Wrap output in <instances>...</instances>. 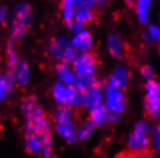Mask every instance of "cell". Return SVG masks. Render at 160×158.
<instances>
[{
    "instance_id": "e575fe53",
    "label": "cell",
    "mask_w": 160,
    "mask_h": 158,
    "mask_svg": "<svg viewBox=\"0 0 160 158\" xmlns=\"http://www.w3.org/2000/svg\"><path fill=\"white\" fill-rule=\"evenodd\" d=\"M157 22H158V24L160 26V13L158 14V17H157Z\"/></svg>"
},
{
    "instance_id": "30bf717a",
    "label": "cell",
    "mask_w": 160,
    "mask_h": 158,
    "mask_svg": "<svg viewBox=\"0 0 160 158\" xmlns=\"http://www.w3.org/2000/svg\"><path fill=\"white\" fill-rule=\"evenodd\" d=\"M153 0H135L133 8L138 21L142 24H150L151 20V8Z\"/></svg>"
},
{
    "instance_id": "ba28073f",
    "label": "cell",
    "mask_w": 160,
    "mask_h": 158,
    "mask_svg": "<svg viewBox=\"0 0 160 158\" xmlns=\"http://www.w3.org/2000/svg\"><path fill=\"white\" fill-rule=\"evenodd\" d=\"M71 44L77 51L89 52V50L93 48V37L88 30L82 29L74 34L73 38L71 40Z\"/></svg>"
},
{
    "instance_id": "9c48e42d",
    "label": "cell",
    "mask_w": 160,
    "mask_h": 158,
    "mask_svg": "<svg viewBox=\"0 0 160 158\" xmlns=\"http://www.w3.org/2000/svg\"><path fill=\"white\" fill-rule=\"evenodd\" d=\"M55 128H56L57 133L64 138L66 142L73 144L78 140L77 138V131L74 129V123H73L72 119L56 121L55 123Z\"/></svg>"
},
{
    "instance_id": "7c38bea8",
    "label": "cell",
    "mask_w": 160,
    "mask_h": 158,
    "mask_svg": "<svg viewBox=\"0 0 160 158\" xmlns=\"http://www.w3.org/2000/svg\"><path fill=\"white\" fill-rule=\"evenodd\" d=\"M107 50L108 53L115 59H121L125 53V46L123 40L116 34H110L107 38Z\"/></svg>"
},
{
    "instance_id": "e0dca14e",
    "label": "cell",
    "mask_w": 160,
    "mask_h": 158,
    "mask_svg": "<svg viewBox=\"0 0 160 158\" xmlns=\"http://www.w3.org/2000/svg\"><path fill=\"white\" fill-rule=\"evenodd\" d=\"M6 54H7V73L6 74L9 77L15 80V69L19 65V60H18V54H16L15 50L13 48L12 43L7 44Z\"/></svg>"
},
{
    "instance_id": "4fadbf2b",
    "label": "cell",
    "mask_w": 160,
    "mask_h": 158,
    "mask_svg": "<svg viewBox=\"0 0 160 158\" xmlns=\"http://www.w3.org/2000/svg\"><path fill=\"white\" fill-rule=\"evenodd\" d=\"M107 83L112 84L114 87L124 89L129 83V72L127 69V67L123 66V65L116 66V68L112 71V74L110 75Z\"/></svg>"
},
{
    "instance_id": "cb8c5ba5",
    "label": "cell",
    "mask_w": 160,
    "mask_h": 158,
    "mask_svg": "<svg viewBox=\"0 0 160 158\" xmlns=\"http://www.w3.org/2000/svg\"><path fill=\"white\" fill-rule=\"evenodd\" d=\"M48 132H51L50 131V123H49V120L47 117H41V118H38L34 123V125H32V135H38V136H41V135L45 134V133H48Z\"/></svg>"
},
{
    "instance_id": "2e32d148",
    "label": "cell",
    "mask_w": 160,
    "mask_h": 158,
    "mask_svg": "<svg viewBox=\"0 0 160 158\" xmlns=\"http://www.w3.org/2000/svg\"><path fill=\"white\" fill-rule=\"evenodd\" d=\"M76 0H62L60 1V9H62V17L66 24H71L74 21V16L77 12Z\"/></svg>"
},
{
    "instance_id": "836d02e7",
    "label": "cell",
    "mask_w": 160,
    "mask_h": 158,
    "mask_svg": "<svg viewBox=\"0 0 160 158\" xmlns=\"http://www.w3.org/2000/svg\"><path fill=\"white\" fill-rule=\"evenodd\" d=\"M125 2H127V5H128V6H133V4H135V0H125Z\"/></svg>"
},
{
    "instance_id": "ffe728a7",
    "label": "cell",
    "mask_w": 160,
    "mask_h": 158,
    "mask_svg": "<svg viewBox=\"0 0 160 158\" xmlns=\"http://www.w3.org/2000/svg\"><path fill=\"white\" fill-rule=\"evenodd\" d=\"M15 80L9 77L7 74H0V102L6 99L7 95L12 92Z\"/></svg>"
},
{
    "instance_id": "4dcf8cb0",
    "label": "cell",
    "mask_w": 160,
    "mask_h": 158,
    "mask_svg": "<svg viewBox=\"0 0 160 158\" xmlns=\"http://www.w3.org/2000/svg\"><path fill=\"white\" fill-rule=\"evenodd\" d=\"M42 157L43 158H56L51 152V149H43L42 150Z\"/></svg>"
},
{
    "instance_id": "52a82bcc",
    "label": "cell",
    "mask_w": 160,
    "mask_h": 158,
    "mask_svg": "<svg viewBox=\"0 0 160 158\" xmlns=\"http://www.w3.org/2000/svg\"><path fill=\"white\" fill-rule=\"evenodd\" d=\"M79 95V91L73 86H65L62 82H57L52 88V96L56 99V102L64 105L71 106L76 100L77 96Z\"/></svg>"
},
{
    "instance_id": "9a60e30c",
    "label": "cell",
    "mask_w": 160,
    "mask_h": 158,
    "mask_svg": "<svg viewBox=\"0 0 160 158\" xmlns=\"http://www.w3.org/2000/svg\"><path fill=\"white\" fill-rule=\"evenodd\" d=\"M107 115H108V111H107L106 106L103 104H99V105H96L89 110V119L88 120L95 127H98L103 125L107 121Z\"/></svg>"
},
{
    "instance_id": "d6a6232c",
    "label": "cell",
    "mask_w": 160,
    "mask_h": 158,
    "mask_svg": "<svg viewBox=\"0 0 160 158\" xmlns=\"http://www.w3.org/2000/svg\"><path fill=\"white\" fill-rule=\"evenodd\" d=\"M118 114H115V113H109L108 112V115H107V121H112V123H115L118 120Z\"/></svg>"
},
{
    "instance_id": "f1b7e54d",
    "label": "cell",
    "mask_w": 160,
    "mask_h": 158,
    "mask_svg": "<svg viewBox=\"0 0 160 158\" xmlns=\"http://www.w3.org/2000/svg\"><path fill=\"white\" fill-rule=\"evenodd\" d=\"M76 4L78 8H93L94 7V0H76Z\"/></svg>"
},
{
    "instance_id": "ac0fdd59",
    "label": "cell",
    "mask_w": 160,
    "mask_h": 158,
    "mask_svg": "<svg viewBox=\"0 0 160 158\" xmlns=\"http://www.w3.org/2000/svg\"><path fill=\"white\" fill-rule=\"evenodd\" d=\"M99 84V81L95 77V75H85V76H77L76 82L73 84V87L76 88L77 90L84 94L88 89H91L92 87Z\"/></svg>"
},
{
    "instance_id": "d4e9b609",
    "label": "cell",
    "mask_w": 160,
    "mask_h": 158,
    "mask_svg": "<svg viewBox=\"0 0 160 158\" xmlns=\"http://www.w3.org/2000/svg\"><path fill=\"white\" fill-rule=\"evenodd\" d=\"M94 128H95V126H94L89 120L85 121V123L78 128V131H77V138H78V140H87V138L92 135Z\"/></svg>"
},
{
    "instance_id": "5b68a950",
    "label": "cell",
    "mask_w": 160,
    "mask_h": 158,
    "mask_svg": "<svg viewBox=\"0 0 160 158\" xmlns=\"http://www.w3.org/2000/svg\"><path fill=\"white\" fill-rule=\"evenodd\" d=\"M150 126L144 120H140L135 125L133 131L128 137V146L133 151H142L146 149L150 144L148 138Z\"/></svg>"
},
{
    "instance_id": "6da1fadb",
    "label": "cell",
    "mask_w": 160,
    "mask_h": 158,
    "mask_svg": "<svg viewBox=\"0 0 160 158\" xmlns=\"http://www.w3.org/2000/svg\"><path fill=\"white\" fill-rule=\"evenodd\" d=\"M32 21V8L28 2H20L13 9L9 23V34L13 40H22Z\"/></svg>"
},
{
    "instance_id": "7402d4cb",
    "label": "cell",
    "mask_w": 160,
    "mask_h": 158,
    "mask_svg": "<svg viewBox=\"0 0 160 158\" xmlns=\"http://www.w3.org/2000/svg\"><path fill=\"white\" fill-rule=\"evenodd\" d=\"M93 19H94V12H93L92 8H86V7L77 8L76 16H74V20L77 22H79V23H81L84 26V24L93 21Z\"/></svg>"
},
{
    "instance_id": "83f0119b",
    "label": "cell",
    "mask_w": 160,
    "mask_h": 158,
    "mask_svg": "<svg viewBox=\"0 0 160 158\" xmlns=\"http://www.w3.org/2000/svg\"><path fill=\"white\" fill-rule=\"evenodd\" d=\"M153 142L156 146V149L158 150V152L160 154V125L157 126L153 131Z\"/></svg>"
},
{
    "instance_id": "277c9868",
    "label": "cell",
    "mask_w": 160,
    "mask_h": 158,
    "mask_svg": "<svg viewBox=\"0 0 160 158\" xmlns=\"http://www.w3.org/2000/svg\"><path fill=\"white\" fill-rule=\"evenodd\" d=\"M104 106L109 113L120 115L125 109V96L123 89L107 83L104 90Z\"/></svg>"
},
{
    "instance_id": "8992f818",
    "label": "cell",
    "mask_w": 160,
    "mask_h": 158,
    "mask_svg": "<svg viewBox=\"0 0 160 158\" xmlns=\"http://www.w3.org/2000/svg\"><path fill=\"white\" fill-rule=\"evenodd\" d=\"M73 72L77 76L95 75L96 57L91 52H80L72 63Z\"/></svg>"
},
{
    "instance_id": "1f68e13d",
    "label": "cell",
    "mask_w": 160,
    "mask_h": 158,
    "mask_svg": "<svg viewBox=\"0 0 160 158\" xmlns=\"http://www.w3.org/2000/svg\"><path fill=\"white\" fill-rule=\"evenodd\" d=\"M110 1V0H94V7L100 8L104 5H107Z\"/></svg>"
},
{
    "instance_id": "603a6c76",
    "label": "cell",
    "mask_w": 160,
    "mask_h": 158,
    "mask_svg": "<svg viewBox=\"0 0 160 158\" xmlns=\"http://www.w3.org/2000/svg\"><path fill=\"white\" fill-rule=\"evenodd\" d=\"M144 38L148 43H160V26L158 23H150L144 34Z\"/></svg>"
},
{
    "instance_id": "8fae6325",
    "label": "cell",
    "mask_w": 160,
    "mask_h": 158,
    "mask_svg": "<svg viewBox=\"0 0 160 158\" xmlns=\"http://www.w3.org/2000/svg\"><path fill=\"white\" fill-rule=\"evenodd\" d=\"M82 95H84V105L88 110H91L99 104H102V100H103V91L100 83L88 89Z\"/></svg>"
},
{
    "instance_id": "4316f807",
    "label": "cell",
    "mask_w": 160,
    "mask_h": 158,
    "mask_svg": "<svg viewBox=\"0 0 160 158\" xmlns=\"http://www.w3.org/2000/svg\"><path fill=\"white\" fill-rule=\"evenodd\" d=\"M140 74L144 77V80L146 82H150V81H153L154 80V69L151 65H145L140 68Z\"/></svg>"
},
{
    "instance_id": "44dd1931",
    "label": "cell",
    "mask_w": 160,
    "mask_h": 158,
    "mask_svg": "<svg viewBox=\"0 0 160 158\" xmlns=\"http://www.w3.org/2000/svg\"><path fill=\"white\" fill-rule=\"evenodd\" d=\"M27 140H26V149L28 152L30 154H38L43 150V144H42V141L38 135H29V136H26Z\"/></svg>"
},
{
    "instance_id": "d590c367",
    "label": "cell",
    "mask_w": 160,
    "mask_h": 158,
    "mask_svg": "<svg viewBox=\"0 0 160 158\" xmlns=\"http://www.w3.org/2000/svg\"><path fill=\"white\" fill-rule=\"evenodd\" d=\"M158 51H159V54H160V43H158Z\"/></svg>"
},
{
    "instance_id": "d6986e66",
    "label": "cell",
    "mask_w": 160,
    "mask_h": 158,
    "mask_svg": "<svg viewBox=\"0 0 160 158\" xmlns=\"http://www.w3.org/2000/svg\"><path fill=\"white\" fill-rule=\"evenodd\" d=\"M29 77H30V71H29L28 63L24 61H20L15 69V82L23 87L28 84Z\"/></svg>"
},
{
    "instance_id": "5bb4252c",
    "label": "cell",
    "mask_w": 160,
    "mask_h": 158,
    "mask_svg": "<svg viewBox=\"0 0 160 158\" xmlns=\"http://www.w3.org/2000/svg\"><path fill=\"white\" fill-rule=\"evenodd\" d=\"M56 74L59 79V82H62L65 86H73L76 82V73L73 72V69H70L68 63H59L57 65Z\"/></svg>"
},
{
    "instance_id": "f546056e",
    "label": "cell",
    "mask_w": 160,
    "mask_h": 158,
    "mask_svg": "<svg viewBox=\"0 0 160 158\" xmlns=\"http://www.w3.org/2000/svg\"><path fill=\"white\" fill-rule=\"evenodd\" d=\"M8 19V11L6 6H0V23L5 24Z\"/></svg>"
},
{
    "instance_id": "3957f363",
    "label": "cell",
    "mask_w": 160,
    "mask_h": 158,
    "mask_svg": "<svg viewBox=\"0 0 160 158\" xmlns=\"http://www.w3.org/2000/svg\"><path fill=\"white\" fill-rule=\"evenodd\" d=\"M144 107L151 118L160 119V81L153 80L146 82Z\"/></svg>"
},
{
    "instance_id": "484cf974",
    "label": "cell",
    "mask_w": 160,
    "mask_h": 158,
    "mask_svg": "<svg viewBox=\"0 0 160 158\" xmlns=\"http://www.w3.org/2000/svg\"><path fill=\"white\" fill-rule=\"evenodd\" d=\"M36 102H37V98L36 96H28L27 98H24L22 100V104H21V110L23 112L24 114H28L29 112L34 109V107L36 106Z\"/></svg>"
},
{
    "instance_id": "7a4b0ae2",
    "label": "cell",
    "mask_w": 160,
    "mask_h": 158,
    "mask_svg": "<svg viewBox=\"0 0 160 158\" xmlns=\"http://www.w3.org/2000/svg\"><path fill=\"white\" fill-rule=\"evenodd\" d=\"M49 53L53 59L66 63H72L78 55L77 50L73 49L71 44V40H68L66 37H57L52 40L49 45Z\"/></svg>"
}]
</instances>
